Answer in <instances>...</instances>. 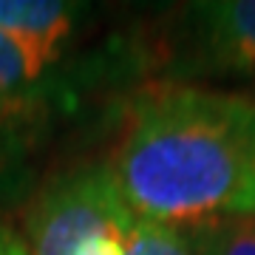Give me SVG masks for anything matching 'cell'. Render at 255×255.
<instances>
[{"mask_svg": "<svg viewBox=\"0 0 255 255\" xmlns=\"http://www.w3.org/2000/svg\"><path fill=\"white\" fill-rule=\"evenodd\" d=\"M108 170L136 216L199 230L255 216V102L187 82L130 97Z\"/></svg>", "mask_w": 255, "mask_h": 255, "instance_id": "6da1fadb", "label": "cell"}, {"mask_svg": "<svg viewBox=\"0 0 255 255\" xmlns=\"http://www.w3.org/2000/svg\"><path fill=\"white\" fill-rule=\"evenodd\" d=\"M133 210L108 164L85 162L54 176L26 216L28 255H125Z\"/></svg>", "mask_w": 255, "mask_h": 255, "instance_id": "7a4b0ae2", "label": "cell"}, {"mask_svg": "<svg viewBox=\"0 0 255 255\" xmlns=\"http://www.w3.org/2000/svg\"><path fill=\"white\" fill-rule=\"evenodd\" d=\"M199 57L213 68L255 74V0L193 3Z\"/></svg>", "mask_w": 255, "mask_h": 255, "instance_id": "3957f363", "label": "cell"}, {"mask_svg": "<svg viewBox=\"0 0 255 255\" xmlns=\"http://www.w3.org/2000/svg\"><path fill=\"white\" fill-rule=\"evenodd\" d=\"M80 6L60 0H0V28L54 65L71 40Z\"/></svg>", "mask_w": 255, "mask_h": 255, "instance_id": "277c9868", "label": "cell"}, {"mask_svg": "<svg viewBox=\"0 0 255 255\" xmlns=\"http://www.w3.org/2000/svg\"><path fill=\"white\" fill-rule=\"evenodd\" d=\"M51 63L23 46L17 37L0 28V100L3 102H28L43 82Z\"/></svg>", "mask_w": 255, "mask_h": 255, "instance_id": "5b68a950", "label": "cell"}, {"mask_svg": "<svg viewBox=\"0 0 255 255\" xmlns=\"http://www.w3.org/2000/svg\"><path fill=\"white\" fill-rule=\"evenodd\" d=\"M196 255H255V216H238L190 230Z\"/></svg>", "mask_w": 255, "mask_h": 255, "instance_id": "8992f818", "label": "cell"}, {"mask_svg": "<svg viewBox=\"0 0 255 255\" xmlns=\"http://www.w3.org/2000/svg\"><path fill=\"white\" fill-rule=\"evenodd\" d=\"M125 255H196L184 230L167 227L162 221L142 219L133 213L125 233Z\"/></svg>", "mask_w": 255, "mask_h": 255, "instance_id": "52a82bcc", "label": "cell"}, {"mask_svg": "<svg viewBox=\"0 0 255 255\" xmlns=\"http://www.w3.org/2000/svg\"><path fill=\"white\" fill-rule=\"evenodd\" d=\"M0 255H28V247L20 236H14L11 230L0 227Z\"/></svg>", "mask_w": 255, "mask_h": 255, "instance_id": "ba28073f", "label": "cell"}, {"mask_svg": "<svg viewBox=\"0 0 255 255\" xmlns=\"http://www.w3.org/2000/svg\"><path fill=\"white\" fill-rule=\"evenodd\" d=\"M6 111H9V102H3V100H0V117H3Z\"/></svg>", "mask_w": 255, "mask_h": 255, "instance_id": "9c48e42d", "label": "cell"}, {"mask_svg": "<svg viewBox=\"0 0 255 255\" xmlns=\"http://www.w3.org/2000/svg\"><path fill=\"white\" fill-rule=\"evenodd\" d=\"M0 227H3V224H0Z\"/></svg>", "mask_w": 255, "mask_h": 255, "instance_id": "30bf717a", "label": "cell"}]
</instances>
